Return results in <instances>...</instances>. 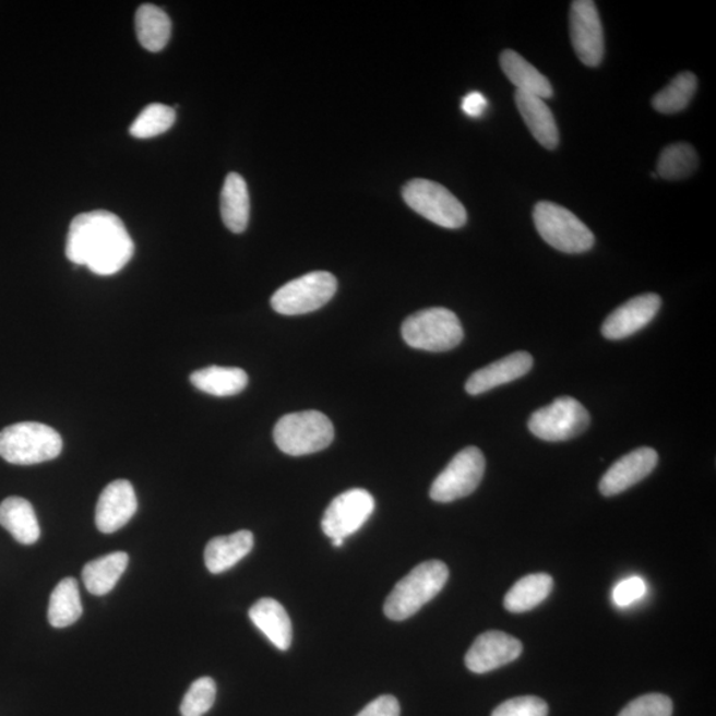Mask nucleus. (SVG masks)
Segmentation results:
<instances>
[{
	"mask_svg": "<svg viewBox=\"0 0 716 716\" xmlns=\"http://www.w3.org/2000/svg\"><path fill=\"white\" fill-rule=\"evenodd\" d=\"M65 255L92 273H119L134 255V243L126 225L107 210L77 215L68 231Z\"/></svg>",
	"mask_w": 716,
	"mask_h": 716,
	"instance_id": "f257e3e1",
	"label": "nucleus"
},
{
	"mask_svg": "<svg viewBox=\"0 0 716 716\" xmlns=\"http://www.w3.org/2000/svg\"><path fill=\"white\" fill-rule=\"evenodd\" d=\"M449 580V568L440 560L425 561L394 586L384 612L387 619L404 621L433 600Z\"/></svg>",
	"mask_w": 716,
	"mask_h": 716,
	"instance_id": "f03ea898",
	"label": "nucleus"
},
{
	"mask_svg": "<svg viewBox=\"0 0 716 716\" xmlns=\"http://www.w3.org/2000/svg\"><path fill=\"white\" fill-rule=\"evenodd\" d=\"M63 450L57 430L39 422H21L0 431V456L12 465L29 466L52 461Z\"/></svg>",
	"mask_w": 716,
	"mask_h": 716,
	"instance_id": "7ed1b4c3",
	"label": "nucleus"
},
{
	"mask_svg": "<svg viewBox=\"0 0 716 716\" xmlns=\"http://www.w3.org/2000/svg\"><path fill=\"white\" fill-rule=\"evenodd\" d=\"M335 438L331 419L318 410H306L284 416L274 429V440L281 452L301 456L319 453Z\"/></svg>",
	"mask_w": 716,
	"mask_h": 716,
	"instance_id": "20e7f679",
	"label": "nucleus"
},
{
	"mask_svg": "<svg viewBox=\"0 0 716 716\" xmlns=\"http://www.w3.org/2000/svg\"><path fill=\"white\" fill-rule=\"evenodd\" d=\"M537 232L549 246L565 254H583L595 244V236L570 210L552 202H539L534 208Z\"/></svg>",
	"mask_w": 716,
	"mask_h": 716,
	"instance_id": "39448f33",
	"label": "nucleus"
},
{
	"mask_svg": "<svg viewBox=\"0 0 716 716\" xmlns=\"http://www.w3.org/2000/svg\"><path fill=\"white\" fill-rule=\"evenodd\" d=\"M401 331L409 347L428 351L452 350L463 339L458 317L446 308H429L411 314Z\"/></svg>",
	"mask_w": 716,
	"mask_h": 716,
	"instance_id": "423d86ee",
	"label": "nucleus"
},
{
	"mask_svg": "<svg viewBox=\"0 0 716 716\" xmlns=\"http://www.w3.org/2000/svg\"><path fill=\"white\" fill-rule=\"evenodd\" d=\"M403 195L407 206L438 226L461 228L466 225L465 206L440 183L413 179L405 184Z\"/></svg>",
	"mask_w": 716,
	"mask_h": 716,
	"instance_id": "0eeeda50",
	"label": "nucleus"
},
{
	"mask_svg": "<svg viewBox=\"0 0 716 716\" xmlns=\"http://www.w3.org/2000/svg\"><path fill=\"white\" fill-rule=\"evenodd\" d=\"M337 291L336 277L326 271H314L284 284L271 298L273 310L286 317L320 310Z\"/></svg>",
	"mask_w": 716,
	"mask_h": 716,
	"instance_id": "6e6552de",
	"label": "nucleus"
},
{
	"mask_svg": "<svg viewBox=\"0 0 716 716\" xmlns=\"http://www.w3.org/2000/svg\"><path fill=\"white\" fill-rule=\"evenodd\" d=\"M590 423L588 410L576 398L560 397L530 416V433L547 442H564L583 434Z\"/></svg>",
	"mask_w": 716,
	"mask_h": 716,
	"instance_id": "1a4fd4ad",
	"label": "nucleus"
},
{
	"mask_svg": "<svg viewBox=\"0 0 716 716\" xmlns=\"http://www.w3.org/2000/svg\"><path fill=\"white\" fill-rule=\"evenodd\" d=\"M485 470L484 453L478 448H466L438 475L431 485L430 498L438 503H450L472 496L484 479Z\"/></svg>",
	"mask_w": 716,
	"mask_h": 716,
	"instance_id": "9d476101",
	"label": "nucleus"
},
{
	"mask_svg": "<svg viewBox=\"0 0 716 716\" xmlns=\"http://www.w3.org/2000/svg\"><path fill=\"white\" fill-rule=\"evenodd\" d=\"M374 499L367 490L354 489L332 500L321 528L331 539H344L357 533L374 511Z\"/></svg>",
	"mask_w": 716,
	"mask_h": 716,
	"instance_id": "9b49d317",
	"label": "nucleus"
},
{
	"mask_svg": "<svg viewBox=\"0 0 716 716\" xmlns=\"http://www.w3.org/2000/svg\"><path fill=\"white\" fill-rule=\"evenodd\" d=\"M571 40L580 61L586 67L601 63L605 52L604 31L595 2L577 0L571 4Z\"/></svg>",
	"mask_w": 716,
	"mask_h": 716,
	"instance_id": "f8f14e48",
	"label": "nucleus"
},
{
	"mask_svg": "<svg viewBox=\"0 0 716 716\" xmlns=\"http://www.w3.org/2000/svg\"><path fill=\"white\" fill-rule=\"evenodd\" d=\"M522 642L503 632L491 631L480 634L467 652L465 663L467 669L485 675L509 665L521 657Z\"/></svg>",
	"mask_w": 716,
	"mask_h": 716,
	"instance_id": "ddd939ff",
	"label": "nucleus"
},
{
	"mask_svg": "<svg viewBox=\"0 0 716 716\" xmlns=\"http://www.w3.org/2000/svg\"><path fill=\"white\" fill-rule=\"evenodd\" d=\"M139 503L131 481L119 479L105 487L96 508V526L103 534H114L126 527L138 511Z\"/></svg>",
	"mask_w": 716,
	"mask_h": 716,
	"instance_id": "4468645a",
	"label": "nucleus"
},
{
	"mask_svg": "<svg viewBox=\"0 0 716 716\" xmlns=\"http://www.w3.org/2000/svg\"><path fill=\"white\" fill-rule=\"evenodd\" d=\"M658 465V454L651 448L633 450L614 462L600 480L604 497H614L649 477Z\"/></svg>",
	"mask_w": 716,
	"mask_h": 716,
	"instance_id": "2eb2a0df",
	"label": "nucleus"
},
{
	"mask_svg": "<svg viewBox=\"0 0 716 716\" xmlns=\"http://www.w3.org/2000/svg\"><path fill=\"white\" fill-rule=\"evenodd\" d=\"M663 300L656 294H644L623 302L602 324V336L608 339L631 337L656 318Z\"/></svg>",
	"mask_w": 716,
	"mask_h": 716,
	"instance_id": "dca6fc26",
	"label": "nucleus"
},
{
	"mask_svg": "<svg viewBox=\"0 0 716 716\" xmlns=\"http://www.w3.org/2000/svg\"><path fill=\"white\" fill-rule=\"evenodd\" d=\"M534 367V358L527 351H516L502 360L490 363L475 372L466 382V392L478 396L500 385L526 375Z\"/></svg>",
	"mask_w": 716,
	"mask_h": 716,
	"instance_id": "f3484780",
	"label": "nucleus"
},
{
	"mask_svg": "<svg viewBox=\"0 0 716 716\" xmlns=\"http://www.w3.org/2000/svg\"><path fill=\"white\" fill-rule=\"evenodd\" d=\"M252 623L279 651H288L293 644V622L287 610L274 598H262L249 612Z\"/></svg>",
	"mask_w": 716,
	"mask_h": 716,
	"instance_id": "a211bd4d",
	"label": "nucleus"
},
{
	"mask_svg": "<svg viewBox=\"0 0 716 716\" xmlns=\"http://www.w3.org/2000/svg\"><path fill=\"white\" fill-rule=\"evenodd\" d=\"M515 103L536 141L548 151L557 150L560 142L559 128L546 102L516 91Z\"/></svg>",
	"mask_w": 716,
	"mask_h": 716,
	"instance_id": "6ab92c4d",
	"label": "nucleus"
},
{
	"mask_svg": "<svg viewBox=\"0 0 716 716\" xmlns=\"http://www.w3.org/2000/svg\"><path fill=\"white\" fill-rule=\"evenodd\" d=\"M254 548V535L242 529L228 536H218L207 542L205 564L214 575L231 570Z\"/></svg>",
	"mask_w": 716,
	"mask_h": 716,
	"instance_id": "aec40b11",
	"label": "nucleus"
},
{
	"mask_svg": "<svg viewBox=\"0 0 716 716\" xmlns=\"http://www.w3.org/2000/svg\"><path fill=\"white\" fill-rule=\"evenodd\" d=\"M0 526L8 529L21 545H35L40 537L38 517L33 504L20 497H10L0 503Z\"/></svg>",
	"mask_w": 716,
	"mask_h": 716,
	"instance_id": "412c9836",
	"label": "nucleus"
},
{
	"mask_svg": "<svg viewBox=\"0 0 716 716\" xmlns=\"http://www.w3.org/2000/svg\"><path fill=\"white\" fill-rule=\"evenodd\" d=\"M500 65H502L504 75L516 86L518 92L540 97L542 100L553 96V88L549 80L512 49H505L500 55Z\"/></svg>",
	"mask_w": 716,
	"mask_h": 716,
	"instance_id": "4be33fe9",
	"label": "nucleus"
},
{
	"mask_svg": "<svg viewBox=\"0 0 716 716\" xmlns=\"http://www.w3.org/2000/svg\"><path fill=\"white\" fill-rule=\"evenodd\" d=\"M220 214L225 226L234 234L243 232L250 220L249 189L242 176L230 172L220 194Z\"/></svg>",
	"mask_w": 716,
	"mask_h": 716,
	"instance_id": "5701e85b",
	"label": "nucleus"
},
{
	"mask_svg": "<svg viewBox=\"0 0 716 716\" xmlns=\"http://www.w3.org/2000/svg\"><path fill=\"white\" fill-rule=\"evenodd\" d=\"M190 382L210 396L231 397L244 391L249 375L240 368L207 367L191 373Z\"/></svg>",
	"mask_w": 716,
	"mask_h": 716,
	"instance_id": "b1692460",
	"label": "nucleus"
},
{
	"mask_svg": "<svg viewBox=\"0 0 716 716\" xmlns=\"http://www.w3.org/2000/svg\"><path fill=\"white\" fill-rule=\"evenodd\" d=\"M129 557L126 552H114L90 561L83 568V582L86 590L95 596H104L112 590L127 571Z\"/></svg>",
	"mask_w": 716,
	"mask_h": 716,
	"instance_id": "393cba45",
	"label": "nucleus"
},
{
	"mask_svg": "<svg viewBox=\"0 0 716 716\" xmlns=\"http://www.w3.org/2000/svg\"><path fill=\"white\" fill-rule=\"evenodd\" d=\"M135 33L141 46L151 52L163 51L171 35V21L163 9L142 4L135 12Z\"/></svg>",
	"mask_w": 716,
	"mask_h": 716,
	"instance_id": "a878e982",
	"label": "nucleus"
},
{
	"mask_svg": "<svg viewBox=\"0 0 716 716\" xmlns=\"http://www.w3.org/2000/svg\"><path fill=\"white\" fill-rule=\"evenodd\" d=\"M553 578L547 573H534L518 580L504 597V608L511 613L533 610L551 595Z\"/></svg>",
	"mask_w": 716,
	"mask_h": 716,
	"instance_id": "bb28decb",
	"label": "nucleus"
},
{
	"mask_svg": "<svg viewBox=\"0 0 716 716\" xmlns=\"http://www.w3.org/2000/svg\"><path fill=\"white\" fill-rule=\"evenodd\" d=\"M83 614L82 598L75 578L61 580L49 598L48 621L53 628H67Z\"/></svg>",
	"mask_w": 716,
	"mask_h": 716,
	"instance_id": "cd10ccee",
	"label": "nucleus"
},
{
	"mask_svg": "<svg viewBox=\"0 0 716 716\" xmlns=\"http://www.w3.org/2000/svg\"><path fill=\"white\" fill-rule=\"evenodd\" d=\"M696 86L697 80L694 73H679L669 85H666L653 97V108L664 115L682 112L693 98Z\"/></svg>",
	"mask_w": 716,
	"mask_h": 716,
	"instance_id": "c85d7f7f",
	"label": "nucleus"
},
{
	"mask_svg": "<svg viewBox=\"0 0 716 716\" xmlns=\"http://www.w3.org/2000/svg\"><path fill=\"white\" fill-rule=\"evenodd\" d=\"M700 158L693 146L679 142L666 146L657 164V176L669 181H678L693 175Z\"/></svg>",
	"mask_w": 716,
	"mask_h": 716,
	"instance_id": "c756f323",
	"label": "nucleus"
},
{
	"mask_svg": "<svg viewBox=\"0 0 716 716\" xmlns=\"http://www.w3.org/2000/svg\"><path fill=\"white\" fill-rule=\"evenodd\" d=\"M176 110L168 105L154 103L142 110L129 129L135 139L146 140L168 132L175 126Z\"/></svg>",
	"mask_w": 716,
	"mask_h": 716,
	"instance_id": "7c9ffc66",
	"label": "nucleus"
},
{
	"mask_svg": "<svg viewBox=\"0 0 716 716\" xmlns=\"http://www.w3.org/2000/svg\"><path fill=\"white\" fill-rule=\"evenodd\" d=\"M217 697V684L210 677H202L191 684L181 703L182 716H203L213 707Z\"/></svg>",
	"mask_w": 716,
	"mask_h": 716,
	"instance_id": "2f4dec72",
	"label": "nucleus"
},
{
	"mask_svg": "<svg viewBox=\"0 0 716 716\" xmlns=\"http://www.w3.org/2000/svg\"><path fill=\"white\" fill-rule=\"evenodd\" d=\"M672 702L664 694H646L632 701L619 716H671Z\"/></svg>",
	"mask_w": 716,
	"mask_h": 716,
	"instance_id": "473e14b6",
	"label": "nucleus"
},
{
	"mask_svg": "<svg viewBox=\"0 0 716 716\" xmlns=\"http://www.w3.org/2000/svg\"><path fill=\"white\" fill-rule=\"evenodd\" d=\"M548 705L541 697L517 696L493 709L491 716H548Z\"/></svg>",
	"mask_w": 716,
	"mask_h": 716,
	"instance_id": "72a5a7b5",
	"label": "nucleus"
},
{
	"mask_svg": "<svg viewBox=\"0 0 716 716\" xmlns=\"http://www.w3.org/2000/svg\"><path fill=\"white\" fill-rule=\"evenodd\" d=\"M646 594V584L639 576L623 580L613 590V601L619 607H629Z\"/></svg>",
	"mask_w": 716,
	"mask_h": 716,
	"instance_id": "f704fd0d",
	"label": "nucleus"
},
{
	"mask_svg": "<svg viewBox=\"0 0 716 716\" xmlns=\"http://www.w3.org/2000/svg\"><path fill=\"white\" fill-rule=\"evenodd\" d=\"M401 708L396 697L392 695H382L370 702L357 716H399Z\"/></svg>",
	"mask_w": 716,
	"mask_h": 716,
	"instance_id": "c9c22d12",
	"label": "nucleus"
},
{
	"mask_svg": "<svg viewBox=\"0 0 716 716\" xmlns=\"http://www.w3.org/2000/svg\"><path fill=\"white\" fill-rule=\"evenodd\" d=\"M486 108L487 100L486 97L480 94V92H472V94H468L465 98H463L462 110L468 117H473V119H478V117L484 115Z\"/></svg>",
	"mask_w": 716,
	"mask_h": 716,
	"instance_id": "e433bc0d",
	"label": "nucleus"
},
{
	"mask_svg": "<svg viewBox=\"0 0 716 716\" xmlns=\"http://www.w3.org/2000/svg\"><path fill=\"white\" fill-rule=\"evenodd\" d=\"M332 546L333 547H343L344 546V539H332Z\"/></svg>",
	"mask_w": 716,
	"mask_h": 716,
	"instance_id": "4c0bfd02",
	"label": "nucleus"
}]
</instances>
